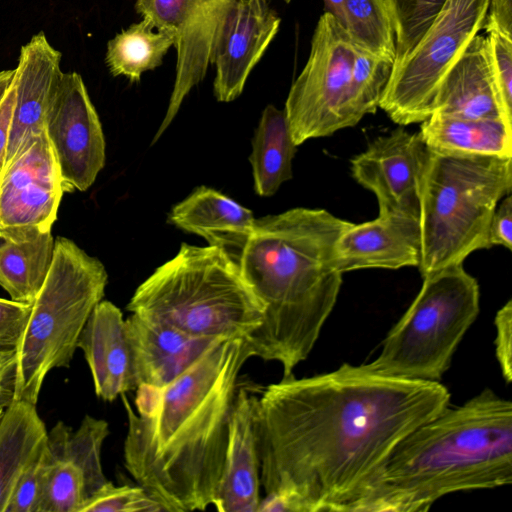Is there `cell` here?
<instances>
[{
  "label": "cell",
  "mask_w": 512,
  "mask_h": 512,
  "mask_svg": "<svg viewBox=\"0 0 512 512\" xmlns=\"http://www.w3.org/2000/svg\"><path fill=\"white\" fill-rule=\"evenodd\" d=\"M449 403L440 382L369 363L266 386L253 402L258 512H348L393 448Z\"/></svg>",
  "instance_id": "1"
},
{
  "label": "cell",
  "mask_w": 512,
  "mask_h": 512,
  "mask_svg": "<svg viewBox=\"0 0 512 512\" xmlns=\"http://www.w3.org/2000/svg\"><path fill=\"white\" fill-rule=\"evenodd\" d=\"M250 358L243 338L211 348L160 389L138 387L135 412L124 394V465L167 512L213 505L223 471L239 373Z\"/></svg>",
  "instance_id": "2"
},
{
  "label": "cell",
  "mask_w": 512,
  "mask_h": 512,
  "mask_svg": "<svg viewBox=\"0 0 512 512\" xmlns=\"http://www.w3.org/2000/svg\"><path fill=\"white\" fill-rule=\"evenodd\" d=\"M352 224L310 208L255 219L238 269L264 315L243 339L250 357L279 362L283 377L307 359L337 302L335 244Z\"/></svg>",
  "instance_id": "3"
},
{
  "label": "cell",
  "mask_w": 512,
  "mask_h": 512,
  "mask_svg": "<svg viewBox=\"0 0 512 512\" xmlns=\"http://www.w3.org/2000/svg\"><path fill=\"white\" fill-rule=\"evenodd\" d=\"M511 483L512 402L486 388L407 434L348 512H424L446 495Z\"/></svg>",
  "instance_id": "4"
},
{
  "label": "cell",
  "mask_w": 512,
  "mask_h": 512,
  "mask_svg": "<svg viewBox=\"0 0 512 512\" xmlns=\"http://www.w3.org/2000/svg\"><path fill=\"white\" fill-rule=\"evenodd\" d=\"M127 309L192 336L223 340L247 337L264 315L224 251L186 243L138 286Z\"/></svg>",
  "instance_id": "5"
},
{
  "label": "cell",
  "mask_w": 512,
  "mask_h": 512,
  "mask_svg": "<svg viewBox=\"0 0 512 512\" xmlns=\"http://www.w3.org/2000/svg\"><path fill=\"white\" fill-rule=\"evenodd\" d=\"M511 189L512 158L429 149L419 219L421 276L463 264L471 253L490 248L491 217Z\"/></svg>",
  "instance_id": "6"
},
{
  "label": "cell",
  "mask_w": 512,
  "mask_h": 512,
  "mask_svg": "<svg viewBox=\"0 0 512 512\" xmlns=\"http://www.w3.org/2000/svg\"><path fill=\"white\" fill-rule=\"evenodd\" d=\"M107 281L108 274L100 260L72 240L56 238L50 269L32 303L23 336L14 348V400L36 404L48 373L70 366L82 329L102 300Z\"/></svg>",
  "instance_id": "7"
},
{
  "label": "cell",
  "mask_w": 512,
  "mask_h": 512,
  "mask_svg": "<svg viewBox=\"0 0 512 512\" xmlns=\"http://www.w3.org/2000/svg\"><path fill=\"white\" fill-rule=\"evenodd\" d=\"M422 278L419 293L369 364L386 375L440 382L479 314L480 289L463 264Z\"/></svg>",
  "instance_id": "8"
},
{
  "label": "cell",
  "mask_w": 512,
  "mask_h": 512,
  "mask_svg": "<svg viewBox=\"0 0 512 512\" xmlns=\"http://www.w3.org/2000/svg\"><path fill=\"white\" fill-rule=\"evenodd\" d=\"M490 0H446L415 47L392 66L379 107L402 126L433 114L438 87L472 38L484 29Z\"/></svg>",
  "instance_id": "9"
},
{
  "label": "cell",
  "mask_w": 512,
  "mask_h": 512,
  "mask_svg": "<svg viewBox=\"0 0 512 512\" xmlns=\"http://www.w3.org/2000/svg\"><path fill=\"white\" fill-rule=\"evenodd\" d=\"M356 51L346 29L325 12L314 30L306 65L292 84L285 103L284 111L297 146L356 125L350 106Z\"/></svg>",
  "instance_id": "10"
},
{
  "label": "cell",
  "mask_w": 512,
  "mask_h": 512,
  "mask_svg": "<svg viewBox=\"0 0 512 512\" xmlns=\"http://www.w3.org/2000/svg\"><path fill=\"white\" fill-rule=\"evenodd\" d=\"M239 0H136L135 9L155 29L174 37L176 76L154 144L171 124L184 98L205 77L228 17Z\"/></svg>",
  "instance_id": "11"
},
{
  "label": "cell",
  "mask_w": 512,
  "mask_h": 512,
  "mask_svg": "<svg viewBox=\"0 0 512 512\" xmlns=\"http://www.w3.org/2000/svg\"><path fill=\"white\" fill-rule=\"evenodd\" d=\"M44 130L59 165L64 192L88 190L104 167L105 139L79 73H63Z\"/></svg>",
  "instance_id": "12"
},
{
  "label": "cell",
  "mask_w": 512,
  "mask_h": 512,
  "mask_svg": "<svg viewBox=\"0 0 512 512\" xmlns=\"http://www.w3.org/2000/svg\"><path fill=\"white\" fill-rule=\"evenodd\" d=\"M109 424L86 415L73 430L59 421L47 434L49 453L40 512H81L109 481L104 475L101 451Z\"/></svg>",
  "instance_id": "13"
},
{
  "label": "cell",
  "mask_w": 512,
  "mask_h": 512,
  "mask_svg": "<svg viewBox=\"0 0 512 512\" xmlns=\"http://www.w3.org/2000/svg\"><path fill=\"white\" fill-rule=\"evenodd\" d=\"M429 149L418 133L397 128L351 160L353 178L377 198L380 215L419 221Z\"/></svg>",
  "instance_id": "14"
},
{
  "label": "cell",
  "mask_w": 512,
  "mask_h": 512,
  "mask_svg": "<svg viewBox=\"0 0 512 512\" xmlns=\"http://www.w3.org/2000/svg\"><path fill=\"white\" fill-rule=\"evenodd\" d=\"M64 189L45 130L25 144L0 176V230H51Z\"/></svg>",
  "instance_id": "15"
},
{
  "label": "cell",
  "mask_w": 512,
  "mask_h": 512,
  "mask_svg": "<svg viewBox=\"0 0 512 512\" xmlns=\"http://www.w3.org/2000/svg\"><path fill=\"white\" fill-rule=\"evenodd\" d=\"M280 17L267 0H239L228 17L215 50L216 99L230 102L243 91L247 77L276 35Z\"/></svg>",
  "instance_id": "16"
},
{
  "label": "cell",
  "mask_w": 512,
  "mask_h": 512,
  "mask_svg": "<svg viewBox=\"0 0 512 512\" xmlns=\"http://www.w3.org/2000/svg\"><path fill=\"white\" fill-rule=\"evenodd\" d=\"M61 56L42 31L21 47L15 68V101L4 168L30 138L44 131L64 73Z\"/></svg>",
  "instance_id": "17"
},
{
  "label": "cell",
  "mask_w": 512,
  "mask_h": 512,
  "mask_svg": "<svg viewBox=\"0 0 512 512\" xmlns=\"http://www.w3.org/2000/svg\"><path fill=\"white\" fill-rule=\"evenodd\" d=\"M125 324L137 388L168 386L224 341L192 336L134 313Z\"/></svg>",
  "instance_id": "18"
},
{
  "label": "cell",
  "mask_w": 512,
  "mask_h": 512,
  "mask_svg": "<svg viewBox=\"0 0 512 512\" xmlns=\"http://www.w3.org/2000/svg\"><path fill=\"white\" fill-rule=\"evenodd\" d=\"M421 259L419 221L397 215H378L352 224L335 244V265L343 274L360 269L418 267Z\"/></svg>",
  "instance_id": "19"
},
{
  "label": "cell",
  "mask_w": 512,
  "mask_h": 512,
  "mask_svg": "<svg viewBox=\"0 0 512 512\" xmlns=\"http://www.w3.org/2000/svg\"><path fill=\"white\" fill-rule=\"evenodd\" d=\"M78 348L84 353L99 398L111 402L137 388L125 320L112 302L101 300L94 307Z\"/></svg>",
  "instance_id": "20"
},
{
  "label": "cell",
  "mask_w": 512,
  "mask_h": 512,
  "mask_svg": "<svg viewBox=\"0 0 512 512\" xmlns=\"http://www.w3.org/2000/svg\"><path fill=\"white\" fill-rule=\"evenodd\" d=\"M254 395L238 388L230 413L223 471L213 506L220 512H258L259 457L253 421Z\"/></svg>",
  "instance_id": "21"
},
{
  "label": "cell",
  "mask_w": 512,
  "mask_h": 512,
  "mask_svg": "<svg viewBox=\"0 0 512 512\" xmlns=\"http://www.w3.org/2000/svg\"><path fill=\"white\" fill-rule=\"evenodd\" d=\"M434 113L471 119H503L512 124L495 87L486 37L475 35L445 74L435 95Z\"/></svg>",
  "instance_id": "22"
},
{
  "label": "cell",
  "mask_w": 512,
  "mask_h": 512,
  "mask_svg": "<svg viewBox=\"0 0 512 512\" xmlns=\"http://www.w3.org/2000/svg\"><path fill=\"white\" fill-rule=\"evenodd\" d=\"M168 222L220 248L238 266L255 224L251 210L201 186L172 208Z\"/></svg>",
  "instance_id": "23"
},
{
  "label": "cell",
  "mask_w": 512,
  "mask_h": 512,
  "mask_svg": "<svg viewBox=\"0 0 512 512\" xmlns=\"http://www.w3.org/2000/svg\"><path fill=\"white\" fill-rule=\"evenodd\" d=\"M54 246L51 230H0V286L12 300L33 303L50 269Z\"/></svg>",
  "instance_id": "24"
},
{
  "label": "cell",
  "mask_w": 512,
  "mask_h": 512,
  "mask_svg": "<svg viewBox=\"0 0 512 512\" xmlns=\"http://www.w3.org/2000/svg\"><path fill=\"white\" fill-rule=\"evenodd\" d=\"M419 134L433 151L512 158V124L503 119H471L434 113Z\"/></svg>",
  "instance_id": "25"
},
{
  "label": "cell",
  "mask_w": 512,
  "mask_h": 512,
  "mask_svg": "<svg viewBox=\"0 0 512 512\" xmlns=\"http://www.w3.org/2000/svg\"><path fill=\"white\" fill-rule=\"evenodd\" d=\"M36 404L14 400L0 419V512H6L14 488L47 440Z\"/></svg>",
  "instance_id": "26"
},
{
  "label": "cell",
  "mask_w": 512,
  "mask_h": 512,
  "mask_svg": "<svg viewBox=\"0 0 512 512\" xmlns=\"http://www.w3.org/2000/svg\"><path fill=\"white\" fill-rule=\"evenodd\" d=\"M251 143L249 161L254 189L259 196H272L292 178V160L297 150L285 111L266 106Z\"/></svg>",
  "instance_id": "27"
},
{
  "label": "cell",
  "mask_w": 512,
  "mask_h": 512,
  "mask_svg": "<svg viewBox=\"0 0 512 512\" xmlns=\"http://www.w3.org/2000/svg\"><path fill=\"white\" fill-rule=\"evenodd\" d=\"M171 46L173 35L142 19L109 40L105 61L113 76L123 75L137 82L144 72L162 64Z\"/></svg>",
  "instance_id": "28"
},
{
  "label": "cell",
  "mask_w": 512,
  "mask_h": 512,
  "mask_svg": "<svg viewBox=\"0 0 512 512\" xmlns=\"http://www.w3.org/2000/svg\"><path fill=\"white\" fill-rule=\"evenodd\" d=\"M344 28L357 48L393 66L395 34L383 1L346 0Z\"/></svg>",
  "instance_id": "29"
},
{
  "label": "cell",
  "mask_w": 512,
  "mask_h": 512,
  "mask_svg": "<svg viewBox=\"0 0 512 512\" xmlns=\"http://www.w3.org/2000/svg\"><path fill=\"white\" fill-rule=\"evenodd\" d=\"M446 0H385L395 34L396 56L400 62L419 42Z\"/></svg>",
  "instance_id": "30"
},
{
  "label": "cell",
  "mask_w": 512,
  "mask_h": 512,
  "mask_svg": "<svg viewBox=\"0 0 512 512\" xmlns=\"http://www.w3.org/2000/svg\"><path fill=\"white\" fill-rule=\"evenodd\" d=\"M391 69L392 64L357 48L350 85V106L356 124L376 112Z\"/></svg>",
  "instance_id": "31"
},
{
  "label": "cell",
  "mask_w": 512,
  "mask_h": 512,
  "mask_svg": "<svg viewBox=\"0 0 512 512\" xmlns=\"http://www.w3.org/2000/svg\"><path fill=\"white\" fill-rule=\"evenodd\" d=\"M162 504L143 487L114 486L108 482L81 512H164Z\"/></svg>",
  "instance_id": "32"
},
{
  "label": "cell",
  "mask_w": 512,
  "mask_h": 512,
  "mask_svg": "<svg viewBox=\"0 0 512 512\" xmlns=\"http://www.w3.org/2000/svg\"><path fill=\"white\" fill-rule=\"evenodd\" d=\"M48 462L49 453L46 440L39 454L19 478L6 512H40Z\"/></svg>",
  "instance_id": "33"
},
{
  "label": "cell",
  "mask_w": 512,
  "mask_h": 512,
  "mask_svg": "<svg viewBox=\"0 0 512 512\" xmlns=\"http://www.w3.org/2000/svg\"><path fill=\"white\" fill-rule=\"evenodd\" d=\"M487 50L495 87L506 115L512 119V35L487 32Z\"/></svg>",
  "instance_id": "34"
},
{
  "label": "cell",
  "mask_w": 512,
  "mask_h": 512,
  "mask_svg": "<svg viewBox=\"0 0 512 512\" xmlns=\"http://www.w3.org/2000/svg\"><path fill=\"white\" fill-rule=\"evenodd\" d=\"M32 303L0 298V350L14 349L27 326Z\"/></svg>",
  "instance_id": "35"
},
{
  "label": "cell",
  "mask_w": 512,
  "mask_h": 512,
  "mask_svg": "<svg viewBox=\"0 0 512 512\" xmlns=\"http://www.w3.org/2000/svg\"><path fill=\"white\" fill-rule=\"evenodd\" d=\"M495 355L507 384L512 380V301L508 300L496 313Z\"/></svg>",
  "instance_id": "36"
},
{
  "label": "cell",
  "mask_w": 512,
  "mask_h": 512,
  "mask_svg": "<svg viewBox=\"0 0 512 512\" xmlns=\"http://www.w3.org/2000/svg\"><path fill=\"white\" fill-rule=\"evenodd\" d=\"M490 247L503 246L512 249V196L506 195L498 203L489 223Z\"/></svg>",
  "instance_id": "37"
},
{
  "label": "cell",
  "mask_w": 512,
  "mask_h": 512,
  "mask_svg": "<svg viewBox=\"0 0 512 512\" xmlns=\"http://www.w3.org/2000/svg\"><path fill=\"white\" fill-rule=\"evenodd\" d=\"M15 349L0 350V408L6 409L14 400L16 382Z\"/></svg>",
  "instance_id": "38"
},
{
  "label": "cell",
  "mask_w": 512,
  "mask_h": 512,
  "mask_svg": "<svg viewBox=\"0 0 512 512\" xmlns=\"http://www.w3.org/2000/svg\"><path fill=\"white\" fill-rule=\"evenodd\" d=\"M484 29L512 35V0H490Z\"/></svg>",
  "instance_id": "39"
},
{
  "label": "cell",
  "mask_w": 512,
  "mask_h": 512,
  "mask_svg": "<svg viewBox=\"0 0 512 512\" xmlns=\"http://www.w3.org/2000/svg\"><path fill=\"white\" fill-rule=\"evenodd\" d=\"M16 76V75H15ZM15 101V80L0 103V176L2 174L9 139Z\"/></svg>",
  "instance_id": "40"
},
{
  "label": "cell",
  "mask_w": 512,
  "mask_h": 512,
  "mask_svg": "<svg viewBox=\"0 0 512 512\" xmlns=\"http://www.w3.org/2000/svg\"><path fill=\"white\" fill-rule=\"evenodd\" d=\"M345 1L324 0L325 12L332 14L343 27L345 25Z\"/></svg>",
  "instance_id": "41"
},
{
  "label": "cell",
  "mask_w": 512,
  "mask_h": 512,
  "mask_svg": "<svg viewBox=\"0 0 512 512\" xmlns=\"http://www.w3.org/2000/svg\"><path fill=\"white\" fill-rule=\"evenodd\" d=\"M16 69L0 71V103L15 80Z\"/></svg>",
  "instance_id": "42"
},
{
  "label": "cell",
  "mask_w": 512,
  "mask_h": 512,
  "mask_svg": "<svg viewBox=\"0 0 512 512\" xmlns=\"http://www.w3.org/2000/svg\"><path fill=\"white\" fill-rule=\"evenodd\" d=\"M4 410L5 409L0 408V419H1L2 415H3Z\"/></svg>",
  "instance_id": "43"
},
{
  "label": "cell",
  "mask_w": 512,
  "mask_h": 512,
  "mask_svg": "<svg viewBox=\"0 0 512 512\" xmlns=\"http://www.w3.org/2000/svg\"><path fill=\"white\" fill-rule=\"evenodd\" d=\"M284 1L287 2V3L290 2V0H284Z\"/></svg>",
  "instance_id": "44"
},
{
  "label": "cell",
  "mask_w": 512,
  "mask_h": 512,
  "mask_svg": "<svg viewBox=\"0 0 512 512\" xmlns=\"http://www.w3.org/2000/svg\"><path fill=\"white\" fill-rule=\"evenodd\" d=\"M381 1H383V2L385 3V0H381ZM385 4H386V3H385Z\"/></svg>",
  "instance_id": "45"
}]
</instances>
